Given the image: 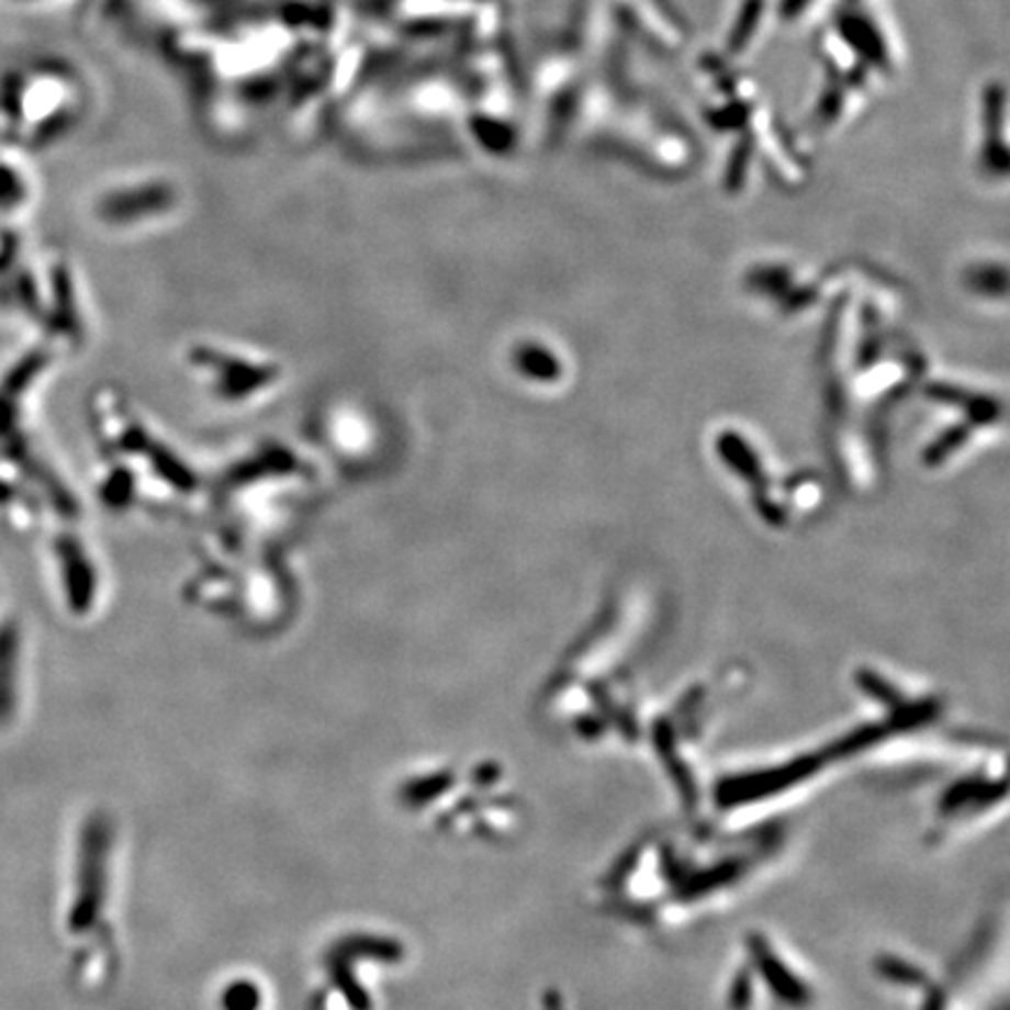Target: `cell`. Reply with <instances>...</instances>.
I'll use <instances>...</instances> for the list:
<instances>
[{
	"label": "cell",
	"instance_id": "cell-1",
	"mask_svg": "<svg viewBox=\"0 0 1010 1010\" xmlns=\"http://www.w3.org/2000/svg\"><path fill=\"white\" fill-rule=\"evenodd\" d=\"M831 335L823 347L826 409L838 463L852 486L875 478L879 422L924 372L922 354L891 326L894 302L884 285L861 293L856 277L844 279Z\"/></svg>",
	"mask_w": 1010,
	"mask_h": 1010
}]
</instances>
